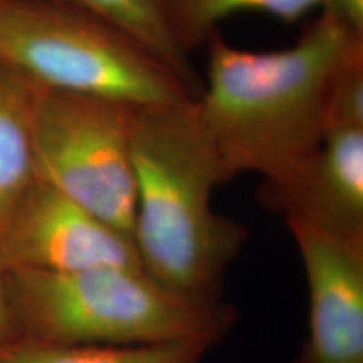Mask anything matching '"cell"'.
<instances>
[{
    "mask_svg": "<svg viewBox=\"0 0 363 363\" xmlns=\"http://www.w3.org/2000/svg\"><path fill=\"white\" fill-rule=\"evenodd\" d=\"M206 45V88L195 101L224 184L240 174L281 184L320 147L331 89L363 45V26L323 11L288 48L240 49L217 30Z\"/></svg>",
    "mask_w": 363,
    "mask_h": 363,
    "instance_id": "cell-1",
    "label": "cell"
},
{
    "mask_svg": "<svg viewBox=\"0 0 363 363\" xmlns=\"http://www.w3.org/2000/svg\"><path fill=\"white\" fill-rule=\"evenodd\" d=\"M131 163V238L142 269L194 301H224L225 274L249 229L214 208L224 179L195 96L138 108Z\"/></svg>",
    "mask_w": 363,
    "mask_h": 363,
    "instance_id": "cell-2",
    "label": "cell"
},
{
    "mask_svg": "<svg viewBox=\"0 0 363 363\" xmlns=\"http://www.w3.org/2000/svg\"><path fill=\"white\" fill-rule=\"evenodd\" d=\"M6 274L16 338L104 347L177 342L214 347L238 321L230 303L194 301L140 266Z\"/></svg>",
    "mask_w": 363,
    "mask_h": 363,
    "instance_id": "cell-3",
    "label": "cell"
},
{
    "mask_svg": "<svg viewBox=\"0 0 363 363\" xmlns=\"http://www.w3.org/2000/svg\"><path fill=\"white\" fill-rule=\"evenodd\" d=\"M0 61L40 88L138 108L195 96L121 30L54 0H0Z\"/></svg>",
    "mask_w": 363,
    "mask_h": 363,
    "instance_id": "cell-4",
    "label": "cell"
},
{
    "mask_svg": "<svg viewBox=\"0 0 363 363\" xmlns=\"http://www.w3.org/2000/svg\"><path fill=\"white\" fill-rule=\"evenodd\" d=\"M136 111L118 99L38 86L33 115L38 179L128 235L135 220Z\"/></svg>",
    "mask_w": 363,
    "mask_h": 363,
    "instance_id": "cell-5",
    "label": "cell"
},
{
    "mask_svg": "<svg viewBox=\"0 0 363 363\" xmlns=\"http://www.w3.org/2000/svg\"><path fill=\"white\" fill-rule=\"evenodd\" d=\"M0 259L6 271L140 266L131 235L39 179L0 224Z\"/></svg>",
    "mask_w": 363,
    "mask_h": 363,
    "instance_id": "cell-6",
    "label": "cell"
},
{
    "mask_svg": "<svg viewBox=\"0 0 363 363\" xmlns=\"http://www.w3.org/2000/svg\"><path fill=\"white\" fill-rule=\"evenodd\" d=\"M286 225L308 286V331L293 363H363V244Z\"/></svg>",
    "mask_w": 363,
    "mask_h": 363,
    "instance_id": "cell-7",
    "label": "cell"
},
{
    "mask_svg": "<svg viewBox=\"0 0 363 363\" xmlns=\"http://www.w3.org/2000/svg\"><path fill=\"white\" fill-rule=\"evenodd\" d=\"M259 201L284 222L363 244V126H330L291 179L262 184Z\"/></svg>",
    "mask_w": 363,
    "mask_h": 363,
    "instance_id": "cell-8",
    "label": "cell"
},
{
    "mask_svg": "<svg viewBox=\"0 0 363 363\" xmlns=\"http://www.w3.org/2000/svg\"><path fill=\"white\" fill-rule=\"evenodd\" d=\"M38 84L0 61V224L35 175L33 115Z\"/></svg>",
    "mask_w": 363,
    "mask_h": 363,
    "instance_id": "cell-9",
    "label": "cell"
},
{
    "mask_svg": "<svg viewBox=\"0 0 363 363\" xmlns=\"http://www.w3.org/2000/svg\"><path fill=\"white\" fill-rule=\"evenodd\" d=\"M169 26L185 52L206 45L217 26L239 12H264L294 22L310 12L333 11L363 26V0H163Z\"/></svg>",
    "mask_w": 363,
    "mask_h": 363,
    "instance_id": "cell-10",
    "label": "cell"
},
{
    "mask_svg": "<svg viewBox=\"0 0 363 363\" xmlns=\"http://www.w3.org/2000/svg\"><path fill=\"white\" fill-rule=\"evenodd\" d=\"M106 22L147 49L158 61L179 74L197 94L190 54L177 43L167 21L163 0H54Z\"/></svg>",
    "mask_w": 363,
    "mask_h": 363,
    "instance_id": "cell-11",
    "label": "cell"
},
{
    "mask_svg": "<svg viewBox=\"0 0 363 363\" xmlns=\"http://www.w3.org/2000/svg\"><path fill=\"white\" fill-rule=\"evenodd\" d=\"M211 348L197 342L104 347L12 338L0 343V363H206Z\"/></svg>",
    "mask_w": 363,
    "mask_h": 363,
    "instance_id": "cell-12",
    "label": "cell"
},
{
    "mask_svg": "<svg viewBox=\"0 0 363 363\" xmlns=\"http://www.w3.org/2000/svg\"><path fill=\"white\" fill-rule=\"evenodd\" d=\"M16 325L7 296V274L0 259V343L16 338Z\"/></svg>",
    "mask_w": 363,
    "mask_h": 363,
    "instance_id": "cell-13",
    "label": "cell"
}]
</instances>
